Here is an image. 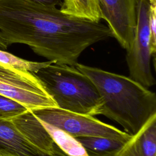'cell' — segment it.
I'll return each instance as SVG.
<instances>
[{"mask_svg": "<svg viewBox=\"0 0 156 156\" xmlns=\"http://www.w3.org/2000/svg\"><path fill=\"white\" fill-rule=\"evenodd\" d=\"M0 36L28 46L54 63L76 66L89 46L112 37L107 26L30 0H0Z\"/></svg>", "mask_w": 156, "mask_h": 156, "instance_id": "obj_1", "label": "cell"}, {"mask_svg": "<svg viewBox=\"0 0 156 156\" xmlns=\"http://www.w3.org/2000/svg\"><path fill=\"white\" fill-rule=\"evenodd\" d=\"M116 156H156V113L126 141Z\"/></svg>", "mask_w": 156, "mask_h": 156, "instance_id": "obj_10", "label": "cell"}, {"mask_svg": "<svg viewBox=\"0 0 156 156\" xmlns=\"http://www.w3.org/2000/svg\"><path fill=\"white\" fill-rule=\"evenodd\" d=\"M102 20L106 21L112 37L129 49L136 26L138 0H98Z\"/></svg>", "mask_w": 156, "mask_h": 156, "instance_id": "obj_7", "label": "cell"}, {"mask_svg": "<svg viewBox=\"0 0 156 156\" xmlns=\"http://www.w3.org/2000/svg\"><path fill=\"white\" fill-rule=\"evenodd\" d=\"M10 121L30 143L41 151L53 156H68L55 143L31 110H27Z\"/></svg>", "mask_w": 156, "mask_h": 156, "instance_id": "obj_8", "label": "cell"}, {"mask_svg": "<svg viewBox=\"0 0 156 156\" xmlns=\"http://www.w3.org/2000/svg\"><path fill=\"white\" fill-rule=\"evenodd\" d=\"M76 138L82 145L88 156H116L126 141L97 136H82Z\"/></svg>", "mask_w": 156, "mask_h": 156, "instance_id": "obj_11", "label": "cell"}, {"mask_svg": "<svg viewBox=\"0 0 156 156\" xmlns=\"http://www.w3.org/2000/svg\"><path fill=\"white\" fill-rule=\"evenodd\" d=\"M31 111L40 120L74 137L97 136L127 141L132 136L91 115L75 113L57 107L41 108Z\"/></svg>", "mask_w": 156, "mask_h": 156, "instance_id": "obj_4", "label": "cell"}, {"mask_svg": "<svg viewBox=\"0 0 156 156\" xmlns=\"http://www.w3.org/2000/svg\"><path fill=\"white\" fill-rule=\"evenodd\" d=\"M0 94L20 102L30 110L57 107L34 73L1 63Z\"/></svg>", "mask_w": 156, "mask_h": 156, "instance_id": "obj_5", "label": "cell"}, {"mask_svg": "<svg viewBox=\"0 0 156 156\" xmlns=\"http://www.w3.org/2000/svg\"><path fill=\"white\" fill-rule=\"evenodd\" d=\"M27 110L20 102L0 94V119L10 120Z\"/></svg>", "mask_w": 156, "mask_h": 156, "instance_id": "obj_15", "label": "cell"}, {"mask_svg": "<svg viewBox=\"0 0 156 156\" xmlns=\"http://www.w3.org/2000/svg\"><path fill=\"white\" fill-rule=\"evenodd\" d=\"M0 156H17V155H15L13 154H12L9 152H5L4 151L0 150Z\"/></svg>", "mask_w": 156, "mask_h": 156, "instance_id": "obj_19", "label": "cell"}, {"mask_svg": "<svg viewBox=\"0 0 156 156\" xmlns=\"http://www.w3.org/2000/svg\"><path fill=\"white\" fill-rule=\"evenodd\" d=\"M34 74L58 108L91 116L101 114L102 101L96 86L76 66L52 63Z\"/></svg>", "mask_w": 156, "mask_h": 156, "instance_id": "obj_3", "label": "cell"}, {"mask_svg": "<svg viewBox=\"0 0 156 156\" xmlns=\"http://www.w3.org/2000/svg\"><path fill=\"white\" fill-rule=\"evenodd\" d=\"M60 11L71 16L100 22L102 15L98 0H62Z\"/></svg>", "mask_w": 156, "mask_h": 156, "instance_id": "obj_12", "label": "cell"}, {"mask_svg": "<svg viewBox=\"0 0 156 156\" xmlns=\"http://www.w3.org/2000/svg\"><path fill=\"white\" fill-rule=\"evenodd\" d=\"M0 63L15 69L33 73H36L41 68L54 63L52 61L48 60L43 62L27 60L3 50H0Z\"/></svg>", "mask_w": 156, "mask_h": 156, "instance_id": "obj_14", "label": "cell"}, {"mask_svg": "<svg viewBox=\"0 0 156 156\" xmlns=\"http://www.w3.org/2000/svg\"><path fill=\"white\" fill-rule=\"evenodd\" d=\"M149 1H154V0H149Z\"/></svg>", "mask_w": 156, "mask_h": 156, "instance_id": "obj_20", "label": "cell"}, {"mask_svg": "<svg viewBox=\"0 0 156 156\" xmlns=\"http://www.w3.org/2000/svg\"><path fill=\"white\" fill-rule=\"evenodd\" d=\"M33 2L41 4L43 5L48 6H56L57 5H61L62 0H30Z\"/></svg>", "mask_w": 156, "mask_h": 156, "instance_id": "obj_17", "label": "cell"}, {"mask_svg": "<svg viewBox=\"0 0 156 156\" xmlns=\"http://www.w3.org/2000/svg\"><path fill=\"white\" fill-rule=\"evenodd\" d=\"M40 121L55 143L66 155L88 156L85 149L76 137L44 121Z\"/></svg>", "mask_w": 156, "mask_h": 156, "instance_id": "obj_13", "label": "cell"}, {"mask_svg": "<svg viewBox=\"0 0 156 156\" xmlns=\"http://www.w3.org/2000/svg\"><path fill=\"white\" fill-rule=\"evenodd\" d=\"M0 150L17 156H53L30 143L10 120L0 119Z\"/></svg>", "mask_w": 156, "mask_h": 156, "instance_id": "obj_9", "label": "cell"}, {"mask_svg": "<svg viewBox=\"0 0 156 156\" xmlns=\"http://www.w3.org/2000/svg\"><path fill=\"white\" fill-rule=\"evenodd\" d=\"M150 43L152 52H156V4H150L148 18Z\"/></svg>", "mask_w": 156, "mask_h": 156, "instance_id": "obj_16", "label": "cell"}, {"mask_svg": "<svg viewBox=\"0 0 156 156\" xmlns=\"http://www.w3.org/2000/svg\"><path fill=\"white\" fill-rule=\"evenodd\" d=\"M76 68L89 77L102 101L101 114L135 134L156 113L155 93L129 77L77 63Z\"/></svg>", "mask_w": 156, "mask_h": 156, "instance_id": "obj_2", "label": "cell"}, {"mask_svg": "<svg viewBox=\"0 0 156 156\" xmlns=\"http://www.w3.org/2000/svg\"><path fill=\"white\" fill-rule=\"evenodd\" d=\"M7 47H8V46L6 44L5 42L4 41V40L0 36V48L3 49H5L7 48Z\"/></svg>", "mask_w": 156, "mask_h": 156, "instance_id": "obj_18", "label": "cell"}, {"mask_svg": "<svg viewBox=\"0 0 156 156\" xmlns=\"http://www.w3.org/2000/svg\"><path fill=\"white\" fill-rule=\"evenodd\" d=\"M149 5L148 0H138L134 36L130 48L126 51L129 77L146 88L155 84L151 66V58H155V54L152 52L150 43Z\"/></svg>", "mask_w": 156, "mask_h": 156, "instance_id": "obj_6", "label": "cell"}]
</instances>
